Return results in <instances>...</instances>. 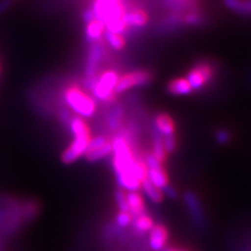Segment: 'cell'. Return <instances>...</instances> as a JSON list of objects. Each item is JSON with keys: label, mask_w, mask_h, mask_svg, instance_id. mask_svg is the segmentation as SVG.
Segmentation results:
<instances>
[{"label": "cell", "mask_w": 251, "mask_h": 251, "mask_svg": "<svg viewBox=\"0 0 251 251\" xmlns=\"http://www.w3.org/2000/svg\"><path fill=\"white\" fill-rule=\"evenodd\" d=\"M111 146L113 154L112 166L117 184L126 192L139 191L141 182L135 178L133 173L136 158L128 139L124 135H117L113 138Z\"/></svg>", "instance_id": "cell-1"}, {"label": "cell", "mask_w": 251, "mask_h": 251, "mask_svg": "<svg viewBox=\"0 0 251 251\" xmlns=\"http://www.w3.org/2000/svg\"><path fill=\"white\" fill-rule=\"evenodd\" d=\"M63 98L70 111L84 120L90 119L97 112L96 100L77 86L67 88Z\"/></svg>", "instance_id": "cell-2"}, {"label": "cell", "mask_w": 251, "mask_h": 251, "mask_svg": "<svg viewBox=\"0 0 251 251\" xmlns=\"http://www.w3.org/2000/svg\"><path fill=\"white\" fill-rule=\"evenodd\" d=\"M119 74L114 70H107L99 77L89 78V88L92 91L94 100L100 101H110L115 98V87L119 81Z\"/></svg>", "instance_id": "cell-3"}, {"label": "cell", "mask_w": 251, "mask_h": 251, "mask_svg": "<svg viewBox=\"0 0 251 251\" xmlns=\"http://www.w3.org/2000/svg\"><path fill=\"white\" fill-rule=\"evenodd\" d=\"M74 135V140L68 146L66 150L62 154V161L65 164H70L80 159L81 157L86 155L87 149L91 139V131L87 130L80 133H75Z\"/></svg>", "instance_id": "cell-4"}, {"label": "cell", "mask_w": 251, "mask_h": 251, "mask_svg": "<svg viewBox=\"0 0 251 251\" xmlns=\"http://www.w3.org/2000/svg\"><path fill=\"white\" fill-rule=\"evenodd\" d=\"M151 80L152 75L147 70H135V72L128 73L119 77L115 87V93H124L132 88L140 87V86L150 83Z\"/></svg>", "instance_id": "cell-5"}, {"label": "cell", "mask_w": 251, "mask_h": 251, "mask_svg": "<svg viewBox=\"0 0 251 251\" xmlns=\"http://www.w3.org/2000/svg\"><path fill=\"white\" fill-rule=\"evenodd\" d=\"M214 76V70L209 64L200 63L195 66L187 74V81L190 82L193 90H199L203 88Z\"/></svg>", "instance_id": "cell-6"}, {"label": "cell", "mask_w": 251, "mask_h": 251, "mask_svg": "<svg viewBox=\"0 0 251 251\" xmlns=\"http://www.w3.org/2000/svg\"><path fill=\"white\" fill-rule=\"evenodd\" d=\"M105 54V50L103 43L100 40L93 42L91 44V47L89 50L87 63H86V69L85 73L89 78L96 76V74L98 72V68L100 66V61L103 60Z\"/></svg>", "instance_id": "cell-7"}, {"label": "cell", "mask_w": 251, "mask_h": 251, "mask_svg": "<svg viewBox=\"0 0 251 251\" xmlns=\"http://www.w3.org/2000/svg\"><path fill=\"white\" fill-rule=\"evenodd\" d=\"M149 244L153 251H162L166 248L169 240V231L162 224H154L152 229L149 231Z\"/></svg>", "instance_id": "cell-8"}, {"label": "cell", "mask_w": 251, "mask_h": 251, "mask_svg": "<svg viewBox=\"0 0 251 251\" xmlns=\"http://www.w3.org/2000/svg\"><path fill=\"white\" fill-rule=\"evenodd\" d=\"M154 124H155L157 133L160 134L162 137L175 135V132H176L175 122L168 113L161 112L159 114H157L155 117Z\"/></svg>", "instance_id": "cell-9"}, {"label": "cell", "mask_w": 251, "mask_h": 251, "mask_svg": "<svg viewBox=\"0 0 251 251\" xmlns=\"http://www.w3.org/2000/svg\"><path fill=\"white\" fill-rule=\"evenodd\" d=\"M127 201L129 211L132 216L137 217L141 214H145V200L143 195L137 192H127Z\"/></svg>", "instance_id": "cell-10"}, {"label": "cell", "mask_w": 251, "mask_h": 251, "mask_svg": "<svg viewBox=\"0 0 251 251\" xmlns=\"http://www.w3.org/2000/svg\"><path fill=\"white\" fill-rule=\"evenodd\" d=\"M184 199H185L186 206H187L188 210H190V213L192 214V217L194 218L195 222L198 225L202 224L203 223V214H202L201 205H200V202L197 198V196L191 192H188L185 194Z\"/></svg>", "instance_id": "cell-11"}, {"label": "cell", "mask_w": 251, "mask_h": 251, "mask_svg": "<svg viewBox=\"0 0 251 251\" xmlns=\"http://www.w3.org/2000/svg\"><path fill=\"white\" fill-rule=\"evenodd\" d=\"M149 17L147 13L141 10L126 12L124 15V22L126 26H133V27H141L147 25Z\"/></svg>", "instance_id": "cell-12"}, {"label": "cell", "mask_w": 251, "mask_h": 251, "mask_svg": "<svg viewBox=\"0 0 251 251\" xmlns=\"http://www.w3.org/2000/svg\"><path fill=\"white\" fill-rule=\"evenodd\" d=\"M168 91L173 96H186L193 91V88L186 77H178L169 83Z\"/></svg>", "instance_id": "cell-13"}, {"label": "cell", "mask_w": 251, "mask_h": 251, "mask_svg": "<svg viewBox=\"0 0 251 251\" xmlns=\"http://www.w3.org/2000/svg\"><path fill=\"white\" fill-rule=\"evenodd\" d=\"M148 180L162 191L169 185V176L164 168L150 169L148 172Z\"/></svg>", "instance_id": "cell-14"}, {"label": "cell", "mask_w": 251, "mask_h": 251, "mask_svg": "<svg viewBox=\"0 0 251 251\" xmlns=\"http://www.w3.org/2000/svg\"><path fill=\"white\" fill-rule=\"evenodd\" d=\"M104 23L94 19L91 22L87 23V27H86V37H87L89 41H91V43L99 41L100 36L104 33Z\"/></svg>", "instance_id": "cell-15"}, {"label": "cell", "mask_w": 251, "mask_h": 251, "mask_svg": "<svg viewBox=\"0 0 251 251\" xmlns=\"http://www.w3.org/2000/svg\"><path fill=\"white\" fill-rule=\"evenodd\" d=\"M141 190L144 191V194L147 196V197L150 199L154 203H160L163 200V193L160 190V188L156 187L152 182L149 181L148 179H146L145 181L141 183Z\"/></svg>", "instance_id": "cell-16"}, {"label": "cell", "mask_w": 251, "mask_h": 251, "mask_svg": "<svg viewBox=\"0 0 251 251\" xmlns=\"http://www.w3.org/2000/svg\"><path fill=\"white\" fill-rule=\"evenodd\" d=\"M226 5L243 15H251V0H225Z\"/></svg>", "instance_id": "cell-17"}, {"label": "cell", "mask_w": 251, "mask_h": 251, "mask_svg": "<svg viewBox=\"0 0 251 251\" xmlns=\"http://www.w3.org/2000/svg\"><path fill=\"white\" fill-rule=\"evenodd\" d=\"M163 137L158 134V133H156V136L154 138V145H153V152L152 154L156 157L157 159L160 160L162 163H164L168 159V153L167 151L164 150V147H163Z\"/></svg>", "instance_id": "cell-18"}, {"label": "cell", "mask_w": 251, "mask_h": 251, "mask_svg": "<svg viewBox=\"0 0 251 251\" xmlns=\"http://www.w3.org/2000/svg\"><path fill=\"white\" fill-rule=\"evenodd\" d=\"M134 226L137 231L144 233V232L150 231L152 229V227L154 226V221L150 216H148L146 214H141L135 217Z\"/></svg>", "instance_id": "cell-19"}, {"label": "cell", "mask_w": 251, "mask_h": 251, "mask_svg": "<svg viewBox=\"0 0 251 251\" xmlns=\"http://www.w3.org/2000/svg\"><path fill=\"white\" fill-rule=\"evenodd\" d=\"M111 153H112V146H111V143L109 141V143L106 144L104 147L98 149L96 151L87 153L85 155V157L87 158V160L94 162V161H99L100 159L106 158V157L109 156Z\"/></svg>", "instance_id": "cell-20"}, {"label": "cell", "mask_w": 251, "mask_h": 251, "mask_svg": "<svg viewBox=\"0 0 251 251\" xmlns=\"http://www.w3.org/2000/svg\"><path fill=\"white\" fill-rule=\"evenodd\" d=\"M105 39H106V41L109 43V45L116 50H121L125 47V44H126L125 39L121 34H115V33H110V31H106Z\"/></svg>", "instance_id": "cell-21"}, {"label": "cell", "mask_w": 251, "mask_h": 251, "mask_svg": "<svg viewBox=\"0 0 251 251\" xmlns=\"http://www.w3.org/2000/svg\"><path fill=\"white\" fill-rule=\"evenodd\" d=\"M115 202L120 211H129L128 201H127V192L122 190V188L115 193Z\"/></svg>", "instance_id": "cell-22"}, {"label": "cell", "mask_w": 251, "mask_h": 251, "mask_svg": "<svg viewBox=\"0 0 251 251\" xmlns=\"http://www.w3.org/2000/svg\"><path fill=\"white\" fill-rule=\"evenodd\" d=\"M122 119H123V110H122V108H120V107L114 108L112 113L110 114L109 121H108L109 127L111 128L112 130L117 129V128H119L121 122H122Z\"/></svg>", "instance_id": "cell-23"}, {"label": "cell", "mask_w": 251, "mask_h": 251, "mask_svg": "<svg viewBox=\"0 0 251 251\" xmlns=\"http://www.w3.org/2000/svg\"><path fill=\"white\" fill-rule=\"evenodd\" d=\"M108 143H109V140L107 139L106 136H103V135H98V136L91 137L89 146H88V149H87V152H86V154L89 153V152L98 150V149L104 147Z\"/></svg>", "instance_id": "cell-24"}, {"label": "cell", "mask_w": 251, "mask_h": 251, "mask_svg": "<svg viewBox=\"0 0 251 251\" xmlns=\"http://www.w3.org/2000/svg\"><path fill=\"white\" fill-rule=\"evenodd\" d=\"M133 216L129 211H119V214L115 217V222L117 226L120 227H127L132 223Z\"/></svg>", "instance_id": "cell-25"}, {"label": "cell", "mask_w": 251, "mask_h": 251, "mask_svg": "<svg viewBox=\"0 0 251 251\" xmlns=\"http://www.w3.org/2000/svg\"><path fill=\"white\" fill-rule=\"evenodd\" d=\"M148 169H160V168H164V163H162L160 160H158L156 157L152 154L149 153L146 156V160H145Z\"/></svg>", "instance_id": "cell-26"}, {"label": "cell", "mask_w": 251, "mask_h": 251, "mask_svg": "<svg viewBox=\"0 0 251 251\" xmlns=\"http://www.w3.org/2000/svg\"><path fill=\"white\" fill-rule=\"evenodd\" d=\"M163 147H164V150L167 151L168 154L173 153L177 148V140L175 135H172V136H167V137H163Z\"/></svg>", "instance_id": "cell-27"}, {"label": "cell", "mask_w": 251, "mask_h": 251, "mask_svg": "<svg viewBox=\"0 0 251 251\" xmlns=\"http://www.w3.org/2000/svg\"><path fill=\"white\" fill-rule=\"evenodd\" d=\"M216 140L219 144L225 145L230 140V133L226 130H219L216 132Z\"/></svg>", "instance_id": "cell-28"}, {"label": "cell", "mask_w": 251, "mask_h": 251, "mask_svg": "<svg viewBox=\"0 0 251 251\" xmlns=\"http://www.w3.org/2000/svg\"><path fill=\"white\" fill-rule=\"evenodd\" d=\"M162 193H163V196H168V197L171 198V199H175L177 197L176 190L172 185H170V184L163 188Z\"/></svg>", "instance_id": "cell-29"}, {"label": "cell", "mask_w": 251, "mask_h": 251, "mask_svg": "<svg viewBox=\"0 0 251 251\" xmlns=\"http://www.w3.org/2000/svg\"><path fill=\"white\" fill-rule=\"evenodd\" d=\"M201 21V17L197 14H188L185 17V22L188 25H198Z\"/></svg>", "instance_id": "cell-30"}, {"label": "cell", "mask_w": 251, "mask_h": 251, "mask_svg": "<svg viewBox=\"0 0 251 251\" xmlns=\"http://www.w3.org/2000/svg\"><path fill=\"white\" fill-rule=\"evenodd\" d=\"M83 20H84L86 23H89V22H91L92 20H94V14H93L92 9L86 10V11L83 13Z\"/></svg>", "instance_id": "cell-31"}, {"label": "cell", "mask_w": 251, "mask_h": 251, "mask_svg": "<svg viewBox=\"0 0 251 251\" xmlns=\"http://www.w3.org/2000/svg\"><path fill=\"white\" fill-rule=\"evenodd\" d=\"M13 0H0V14H3L9 9Z\"/></svg>", "instance_id": "cell-32"}, {"label": "cell", "mask_w": 251, "mask_h": 251, "mask_svg": "<svg viewBox=\"0 0 251 251\" xmlns=\"http://www.w3.org/2000/svg\"><path fill=\"white\" fill-rule=\"evenodd\" d=\"M60 117H61V120H62V122H63V123L67 124V123H69L70 119H72L73 116L70 115V113H69L68 110H62V111L60 112Z\"/></svg>", "instance_id": "cell-33"}, {"label": "cell", "mask_w": 251, "mask_h": 251, "mask_svg": "<svg viewBox=\"0 0 251 251\" xmlns=\"http://www.w3.org/2000/svg\"><path fill=\"white\" fill-rule=\"evenodd\" d=\"M162 251H179V249L174 248V247H167V248H164Z\"/></svg>", "instance_id": "cell-34"}, {"label": "cell", "mask_w": 251, "mask_h": 251, "mask_svg": "<svg viewBox=\"0 0 251 251\" xmlns=\"http://www.w3.org/2000/svg\"><path fill=\"white\" fill-rule=\"evenodd\" d=\"M179 251H186V250H183V249H179Z\"/></svg>", "instance_id": "cell-35"}]
</instances>
